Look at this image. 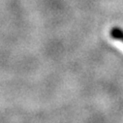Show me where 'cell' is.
I'll return each instance as SVG.
<instances>
[{"mask_svg":"<svg viewBox=\"0 0 123 123\" xmlns=\"http://www.w3.org/2000/svg\"><path fill=\"white\" fill-rule=\"evenodd\" d=\"M110 36L116 41L122 42L123 43V29L117 26H113L110 30Z\"/></svg>","mask_w":123,"mask_h":123,"instance_id":"cell-1","label":"cell"}]
</instances>
